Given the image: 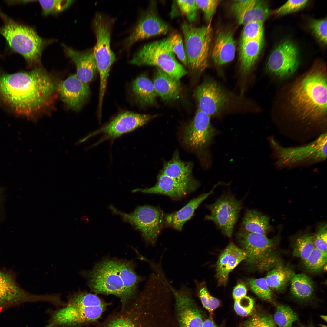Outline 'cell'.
Wrapping results in <instances>:
<instances>
[{
	"label": "cell",
	"mask_w": 327,
	"mask_h": 327,
	"mask_svg": "<svg viewBox=\"0 0 327 327\" xmlns=\"http://www.w3.org/2000/svg\"><path fill=\"white\" fill-rule=\"evenodd\" d=\"M46 300L45 295L33 294L22 288L12 273L0 270V312L24 303Z\"/></svg>",
	"instance_id": "5bb4252c"
},
{
	"label": "cell",
	"mask_w": 327,
	"mask_h": 327,
	"mask_svg": "<svg viewBox=\"0 0 327 327\" xmlns=\"http://www.w3.org/2000/svg\"><path fill=\"white\" fill-rule=\"evenodd\" d=\"M327 132L319 135L314 140L305 145L284 147L273 136L268 138L275 166L278 168H292L310 166L326 160Z\"/></svg>",
	"instance_id": "277c9868"
},
{
	"label": "cell",
	"mask_w": 327,
	"mask_h": 327,
	"mask_svg": "<svg viewBox=\"0 0 327 327\" xmlns=\"http://www.w3.org/2000/svg\"><path fill=\"white\" fill-rule=\"evenodd\" d=\"M168 38V45L170 50L176 55L185 66H187V59L181 35L176 33L169 36Z\"/></svg>",
	"instance_id": "7bdbcfd3"
},
{
	"label": "cell",
	"mask_w": 327,
	"mask_h": 327,
	"mask_svg": "<svg viewBox=\"0 0 327 327\" xmlns=\"http://www.w3.org/2000/svg\"><path fill=\"white\" fill-rule=\"evenodd\" d=\"M3 17L5 22L0 28V33L11 48L29 62L38 61L45 45L44 41L32 28Z\"/></svg>",
	"instance_id": "9c48e42d"
},
{
	"label": "cell",
	"mask_w": 327,
	"mask_h": 327,
	"mask_svg": "<svg viewBox=\"0 0 327 327\" xmlns=\"http://www.w3.org/2000/svg\"><path fill=\"white\" fill-rule=\"evenodd\" d=\"M150 296L141 291L104 320L86 327H153Z\"/></svg>",
	"instance_id": "5b68a950"
},
{
	"label": "cell",
	"mask_w": 327,
	"mask_h": 327,
	"mask_svg": "<svg viewBox=\"0 0 327 327\" xmlns=\"http://www.w3.org/2000/svg\"><path fill=\"white\" fill-rule=\"evenodd\" d=\"M327 230L326 224L322 226L316 234L313 236L315 248L327 253Z\"/></svg>",
	"instance_id": "f907efd6"
},
{
	"label": "cell",
	"mask_w": 327,
	"mask_h": 327,
	"mask_svg": "<svg viewBox=\"0 0 327 327\" xmlns=\"http://www.w3.org/2000/svg\"><path fill=\"white\" fill-rule=\"evenodd\" d=\"M199 182L194 179L185 181L178 180L160 172L157 181L154 186L148 188H137L133 193L164 194L172 198H178L195 190L199 186Z\"/></svg>",
	"instance_id": "7402d4cb"
},
{
	"label": "cell",
	"mask_w": 327,
	"mask_h": 327,
	"mask_svg": "<svg viewBox=\"0 0 327 327\" xmlns=\"http://www.w3.org/2000/svg\"><path fill=\"white\" fill-rule=\"evenodd\" d=\"M219 185H215L209 192L202 194L190 200L179 210L167 214L164 216V223L174 229L181 231L185 223L193 216L199 205L213 193V190Z\"/></svg>",
	"instance_id": "d4e9b609"
},
{
	"label": "cell",
	"mask_w": 327,
	"mask_h": 327,
	"mask_svg": "<svg viewBox=\"0 0 327 327\" xmlns=\"http://www.w3.org/2000/svg\"><path fill=\"white\" fill-rule=\"evenodd\" d=\"M93 26L97 38L94 49V56L100 77L99 101L102 102L105 93L111 65L116 60L110 45L111 21L100 13L96 15Z\"/></svg>",
	"instance_id": "30bf717a"
},
{
	"label": "cell",
	"mask_w": 327,
	"mask_h": 327,
	"mask_svg": "<svg viewBox=\"0 0 327 327\" xmlns=\"http://www.w3.org/2000/svg\"><path fill=\"white\" fill-rule=\"evenodd\" d=\"M117 265L127 296L130 301L137 295L138 285L143 278L136 274L131 262L118 260Z\"/></svg>",
	"instance_id": "4dcf8cb0"
},
{
	"label": "cell",
	"mask_w": 327,
	"mask_h": 327,
	"mask_svg": "<svg viewBox=\"0 0 327 327\" xmlns=\"http://www.w3.org/2000/svg\"><path fill=\"white\" fill-rule=\"evenodd\" d=\"M110 208L113 213L119 215L123 220L140 231L147 244H155L164 223L165 216L159 209L145 205L137 207L132 213L128 214L112 205Z\"/></svg>",
	"instance_id": "7c38bea8"
},
{
	"label": "cell",
	"mask_w": 327,
	"mask_h": 327,
	"mask_svg": "<svg viewBox=\"0 0 327 327\" xmlns=\"http://www.w3.org/2000/svg\"><path fill=\"white\" fill-rule=\"evenodd\" d=\"M295 274L281 262L270 269L265 278L272 291L279 292L285 289Z\"/></svg>",
	"instance_id": "1f68e13d"
},
{
	"label": "cell",
	"mask_w": 327,
	"mask_h": 327,
	"mask_svg": "<svg viewBox=\"0 0 327 327\" xmlns=\"http://www.w3.org/2000/svg\"><path fill=\"white\" fill-rule=\"evenodd\" d=\"M203 327H219L214 323L211 316L203 321Z\"/></svg>",
	"instance_id": "db71d44e"
},
{
	"label": "cell",
	"mask_w": 327,
	"mask_h": 327,
	"mask_svg": "<svg viewBox=\"0 0 327 327\" xmlns=\"http://www.w3.org/2000/svg\"><path fill=\"white\" fill-rule=\"evenodd\" d=\"M270 13L268 5L263 1L252 0L250 5L236 16L241 25L253 21L263 22Z\"/></svg>",
	"instance_id": "d6a6232c"
},
{
	"label": "cell",
	"mask_w": 327,
	"mask_h": 327,
	"mask_svg": "<svg viewBox=\"0 0 327 327\" xmlns=\"http://www.w3.org/2000/svg\"><path fill=\"white\" fill-rule=\"evenodd\" d=\"M240 42L263 39V22L253 21L244 25Z\"/></svg>",
	"instance_id": "60d3db41"
},
{
	"label": "cell",
	"mask_w": 327,
	"mask_h": 327,
	"mask_svg": "<svg viewBox=\"0 0 327 327\" xmlns=\"http://www.w3.org/2000/svg\"><path fill=\"white\" fill-rule=\"evenodd\" d=\"M308 1L288 0L279 8L270 12L272 14L281 15L294 12L304 7Z\"/></svg>",
	"instance_id": "bcb514c9"
},
{
	"label": "cell",
	"mask_w": 327,
	"mask_h": 327,
	"mask_svg": "<svg viewBox=\"0 0 327 327\" xmlns=\"http://www.w3.org/2000/svg\"><path fill=\"white\" fill-rule=\"evenodd\" d=\"M170 287L180 327H203L202 316L193 297L191 289L185 285L178 289L171 285Z\"/></svg>",
	"instance_id": "e0dca14e"
},
{
	"label": "cell",
	"mask_w": 327,
	"mask_h": 327,
	"mask_svg": "<svg viewBox=\"0 0 327 327\" xmlns=\"http://www.w3.org/2000/svg\"><path fill=\"white\" fill-rule=\"evenodd\" d=\"M117 260L101 261L88 272L87 277L88 285L95 294L114 295L119 298L121 305H124L129 300L120 275Z\"/></svg>",
	"instance_id": "8fae6325"
},
{
	"label": "cell",
	"mask_w": 327,
	"mask_h": 327,
	"mask_svg": "<svg viewBox=\"0 0 327 327\" xmlns=\"http://www.w3.org/2000/svg\"><path fill=\"white\" fill-rule=\"evenodd\" d=\"M109 303L96 294L79 291L69 296L65 305L54 311L44 327H85L99 320Z\"/></svg>",
	"instance_id": "3957f363"
},
{
	"label": "cell",
	"mask_w": 327,
	"mask_h": 327,
	"mask_svg": "<svg viewBox=\"0 0 327 327\" xmlns=\"http://www.w3.org/2000/svg\"><path fill=\"white\" fill-rule=\"evenodd\" d=\"M247 292L246 288L242 283H238L234 289L233 296L234 300H237L246 296Z\"/></svg>",
	"instance_id": "f5cc1de1"
},
{
	"label": "cell",
	"mask_w": 327,
	"mask_h": 327,
	"mask_svg": "<svg viewBox=\"0 0 327 327\" xmlns=\"http://www.w3.org/2000/svg\"><path fill=\"white\" fill-rule=\"evenodd\" d=\"M299 327H311V326H306L302 325V326H299Z\"/></svg>",
	"instance_id": "6f0895ef"
},
{
	"label": "cell",
	"mask_w": 327,
	"mask_h": 327,
	"mask_svg": "<svg viewBox=\"0 0 327 327\" xmlns=\"http://www.w3.org/2000/svg\"><path fill=\"white\" fill-rule=\"evenodd\" d=\"M235 51V42L232 34L230 32L222 31L216 39L212 51V58L216 64L222 65L234 59Z\"/></svg>",
	"instance_id": "484cf974"
},
{
	"label": "cell",
	"mask_w": 327,
	"mask_h": 327,
	"mask_svg": "<svg viewBox=\"0 0 327 327\" xmlns=\"http://www.w3.org/2000/svg\"><path fill=\"white\" fill-rule=\"evenodd\" d=\"M207 207L210 214L205 219L213 221L223 234L231 237L242 208L241 202L233 195L226 194Z\"/></svg>",
	"instance_id": "4fadbf2b"
},
{
	"label": "cell",
	"mask_w": 327,
	"mask_h": 327,
	"mask_svg": "<svg viewBox=\"0 0 327 327\" xmlns=\"http://www.w3.org/2000/svg\"><path fill=\"white\" fill-rule=\"evenodd\" d=\"M44 15L60 12L68 8L73 1L69 0H39Z\"/></svg>",
	"instance_id": "ee69618b"
},
{
	"label": "cell",
	"mask_w": 327,
	"mask_h": 327,
	"mask_svg": "<svg viewBox=\"0 0 327 327\" xmlns=\"http://www.w3.org/2000/svg\"><path fill=\"white\" fill-rule=\"evenodd\" d=\"M198 8L203 12L206 20L210 21L214 14L219 1L216 0H195Z\"/></svg>",
	"instance_id": "681fc988"
},
{
	"label": "cell",
	"mask_w": 327,
	"mask_h": 327,
	"mask_svg": "<svg viewBox=\"0 0 327 327\" xmlns=\"http://www.w3.org/2000/svg\"><path fill=\"white\" fill-rule=\"evenodd\" d=\"M234 308L236 312L242 316H246L252 312L254 302L251 298L245 296L234 300Z\"/></svg>",
	"instance_id": "f6af8a7d"
},
{
	"label": "cell",
	"mask_w": 327,
	"mask_h": 327,
	"mask_svg": "<svg viewBox=\"0 0 327 327\" xmlns=\"http://www.w3.org/2000/svg\"><path fill=\"white\" fill-rule=\"evenodd\" d=\"M3 191H2V189H1L0 187V212L1 211V210L2 209V208H1V207L3 206L2 205L3 200Z\"/></svg>",
	"instance_id": "11a10c76"
},
{
	"label": "cell",
	"mask_w": 327,
	"mask_h": 327,
	"mask_svg": "<svg viewBox=\"0 0 327 327\" xmlns=\"http://www.w3.org/2000/svg\"><path fill=\"white\" fill-rule=\"evenodd\" d=\"M327 21L326 18L314 20L311 22L310 28L317 39L324 45L327 43Z\"/></svg>",
	"instance_id": "c3c4849f"
},
{
	"label": "cell",
	"mask_w": 327,
	"mask_h": 327,
	"mask_svg": "<svg viewBox=\"0 0 327 327\" xmlns=\"http://www.w3.org/2000/svg\"><path fill=\"white\" fill-rule=\"evenodd\" d=\"M263 39L240 42L239 59L240 70L247 74L254 66L261 50Z\"/></svg>",
	"instance_id": "f546056e"
},
{
	"label": "cell",
	"mask_w": 327,
	"mask_h": 327,
	"mask_svg": "<svg viewBox=\"0 0 327 327\" xmlns=\"http://www.w3.org/2000/svg\"><path fill=\"white\" fill-rule=\"evenodd\" d=\"M252 0H236L234 1L232 6L233 12L236 16L251 3Z\"/></svg>",
	"instance_id": "816d5d0a"
},
{
	"label": "cell",
	"mask_w": 327,
	"mask_h": 327,
	"mask_svg": "<svg viewBox=\"0 0 327 327\" xmlns=\"http://www.w3.org/2000/svg\"><path fill=\"white\" fill-rule=\"evenodd\" d=\"M156 116L155 115L141 114L127 111L118 114L108 124L90 136L102 133L104 136L101 141L114 139L144 125Z\"/></svg>",
	"instance_id": "d6986e66"
},
{
	"label": "cell",
	"mask_w": 327,
	"mask_h": 327,
	"mask_svg": "<svg viewBox=\"0 0 327 327\" xmlns=\"http://www.w3.org/2000/svg\"><path fill=\"white\" fill-rule=\"evenodd\" d=\"M243 327H277L272 316L263 311L259 310L246 321Z\"/></svg>",
	"instance_id": "b9f144b4"
},
{
	"label": "cell",
	"mask_w": 327,
	"mask_h": 327,
	"mask_svg": "<svg viewBox=\"0 0 327 327\" xmlns=\"http://www.w3.org/2000/svg\"><path fill=\"white\" fill-rule=\"evenodd\" d=\"M192 170L191 163L182 161L176 151L172 159L164 163L160 172L176 180L188 181L194 180L191 176Z\"/></svg>",
	"instance_id": "f1b7e54d"
},
{
	"label": "cell",
	"mask_w": 327,
	"mask_h": 327,
	"mask_svg": "<svg viewBox=\"0 0 327 327\" xmlns=\"http://www.w3.org/2000/svg\"><path fill=\"white\" fill-rule=\"evenodd\" d=\"M155 5L152 2L141 14L125 41L126 48H129L137 41L165 35L169 31V25L159 17Z\"/></svg>",
	"instance_id": "2e32d148"
},
{
	"label": "cell",
	"mask_w": 327,
	"mask_h": 327,
	"mask_svg": "<svg viewBox=\"0 0 327 327\" xmlns=\"http://www.w3.org/2000/svg\"><path fill=\"white\" fill-rule=\"evenodd\" d=\"M131 89L135 101L140 105H151L156 102L157 94L153 82L145 75L135 78L132 83Z\"/></svg>",
	"instance_id": "83f0119b"
},
{
	"label": "cell",
	"mask_w": 327,
	"mask_h": 327,
	"mask_svg": "<svg viewBox=\"0 0 327 327\" xmlns=\"http://www.w3.org/2000/svg\"><path fill=\"white\" fill-rule=\"evenodd\" d=\"M153 83L157 94L164 100L178 98L181 90L180 83L159 68H157Z\"/></svg>",
	"instance_id": "4316f807"
},
{
	"label": "cell",
	"mask_w": 327,
	"mask_h": 327,
	"mask_svg": "<svg viewBox=\"0 0 327 327\" xmlns=\"http://www.w3.org/2000/svg\"><path fill=\"white\" fill-rule=\"evenodd\" d=\"M215 134L210 116L197 109L193 119L185 128L183 141L190 147L201 150L211 143Z\"/></svg>",
	"instance_id": "ac0fdd59"
},
{
	"label": "cell",
	"mask_w": 327,
	"mask_h": 327,
	"mask_svg": "<svg viewBox=\"0 0 327 327\" xmlns=\"http://www.w3.org/2000/svg\"><path fill=\"white\" fill-rule=\"evenodd\" d=\"M236 237L246 253L247 263L259 270H270L281 262L276 239L243 230L237 233Z\"/></svg>",
	"instance_id": "8992f818"
},
{
	"label": "cell",
	"mask_w": 327,
	"mask_h": 327,
	"mask_svg": "<svg viewBox=\"0 0 327 327\" xmlns=\"http://www.w3.org/2000/svg\"><path fill=\"white\" fill-rule=\"evenodd\" d=\"M290 283V291L295 298L306 300L312 296L314 290V284L309 276L304 274H295Z\"/></svg>",
	"instance_id": "e575fe53"
},
{
	"label": "cell",
	"mask_w": 327,
	"mask_h": 327,
	"mask_svg": "<svg viewBox=\"0 0 327 327\" xmlns=\"http://www.w3.org/2000/svg\"><path fill=\"white\" fill-rule=\"evenodd\" d=\"M198 109L210 116L216 114L225 106L228 98L215 82L208 81L198 86L194 92Z\"/></svg>",
	"instance_id": "ffe728a7"
},
{
	"label": "cell",
	"mask_w": 327,
	"mask_h": 327,
	"mask_svg": "<svg viewBox=\"0 0 327 327\" xmlns=\"http://www.w3.org/2000/svg\"><path fill=\"white\" fill-rule=\"evenodd\" d=\"M326 75L325 64L317 63L290 89L292 110L297 120L309 127L322 125L324 127L326 124Z\"/></svg>",
	"instance_id": "7a4b0ae2"
},
{
	"label": "cell",
	"mask_w": 327,
	"mask_h": 327,
	"mask_svg": "<svg viewBox=\"0 0 327 327\" xmlns=\"http://www.w3.org/2000/svg\"><path fill=\"white\" fill-rule=\"evenodd\" d=\"M64 46L68 56L76 65L77 77L83 82L88 84L93 79L97 70L93 53L89 52H81Z\"/></svg>",
	"instance_id": "cb8c5ba5"
},
{
	"label": "cell",
	"mask_w": 327,
	"mask_h": 327,
	"mask_svg": "<svg viewBox=\"0 0 327 327\" xmlns=\"http://www.w3.org/2000/svg\"><path fill=\"white\" fill-rule=\"evenodd\" d=\"M299 61L297 46L291 41L285 40L277 45L270 54L267 62L266 69L279 78H285L295 71Z\"/></svg>",
	"instance_id": "9a60e30c"
},
{
	"label": "cell",
	"mask_w": 327,
	"mask_h": 327,
	"mask_svg": "<svg viewBox=\"0 0 327 327\" xmlns=\"http://www.w3.org/2000/svg\"><path fill=\"white\" fill-rule=\"evenodd\" d=\"M55 83L42 68L0 73V101L15 113L32 117L45 111L57 97Z\"/></svg>",
	"instance_id": "6da1fadb"
},
{
	"label": "cell",
	"mask_w": 327,
	"mask_h": 327,
	"mask_svg": "<svg viewBox=\"0 0 327 327\" xmlns=\"http://www.w3.org/2000/svg\"><path fill=\"white\" fill-rule=\"evenodd\" d=\"M129 62L138 66H157L179 80L187 73L170 49L168 37L145 45L134 55Z\"/></svg>",
	"instance_id": "52a82bcc"
},
{
	"label": "cell",
	"mask_w": 327,
	"mask_h": 327,
	"mask_svg": "<svg viewBox=\"0 0 327 327\" xmlns=\"http://www.w3.org/2000/svg\"><path fill=\"white\" fill-rule=\"evenodd\" d=\"M248 282L253 292L261 299L272 302L273 295L265 278L250 279Z\"/></svg>",
	"instance_id": "ab89813d"
},
{
	"label": "cell",
	"mask_w": 327,
	"mask_h": 327,
	"mask_svg": "<svg viewBox=\"0 0 327 327\" xmlns=\"http://www.w3.org/2000/svg\"><path fill=\"white\" fill-rule=\"evenodd\" d=\"M57 92L69 108L75 111L81 109L88 98L90 90L88 84L80 80L76 74L56 84Z\"/></svg>",
	"instance_id": "44dd1931"
},
{
	"label": "cell",
	"mask_w": 327,
	"mask_h": 327,
	"mask_svg": "<svg viewBox=\"0 0 327 327\" xmlns=\"http://www.w3.org/2000/svg\"><path fill=\"white\" fill-rule=\"evenodd\" d=\"M321 317L322 318V319L325 320V321H326L327 317L326 316L322 315L321 316Z\"/></svg>",
	"instance_id": "9f6ffc18"
},
{
	"label": "cell",
	"mask_w": 327,
	"mask_h": 327,
	"mask_svg": "<svg viewBox=\"0 0 327 327\" xmlns=\"http://www.w3.org/2000/svg\"><path fill=\"white\" fill-rule=\"evenodd\" d=\"M181 28L184 38L187 66L193 72H202L208 65L212 35L210 24L196 27L184 22Z\"/></svg>",
	"instance_id": "ba28073f"
},
{
	"label": "cell",
	"mask_w": 327,
	"mask_h": 327,
	"mask_svg": "<svg viewBox=\"0 0 327 327\" xmlns=\"http://www.w3.org/2000/svg\"><path fill=\"white\" fill-rule=\"evenodd\" d=\"M177 5L182 13L190 22L196 19L198 8L195 0H177Z\"/></svg>",
	"instance_id": "7dc6e473"
},
{
	"label": "cell",
	"mask_w": 327,
	"mask_h": 327,
	"mask_svg": "<svg viewBox=\"0 0 327 327\" xmlns=\"http://www.w3.org/2000/svg\"><path fill=\"white\" fill-rule=\"evenodd\" d=\"M327 258L326 252L315 248L309 257L303 261L304 266L310 272H319L326 265Z\"/></svg>",
	"instance_id": "74e56055"
},
{
	"label": "cell",
	"mask_w": 327,
	"mask_h": 327,
	"mask_svg": "<svg viewBox=\"0 0 327 327\" xmlns=\"http://www.w3.org/2000/svg\"><path fill=\"white\" fill-rule=\"evenodd\" d=\"M315 248L313 236L305 235L296 241L293 246V255L294 256L299 258L303 261L309 257Z\"/></svg>",
	"instance_id": "8d00e7d4"
},
{
	"label": "cell",
	"mask_w": 327,
	"mask_h": 327,
	"mask_svg": "<svg viewBox=\"0 0 327 327\" xmlns=\"http://www.w3.org/2000/svg\"><path fill=\"white\" fill-rule=\"evenodd\" d=\"M244 231L265 235L269 228V218L255 210H247L242 223Z\"/></svg>",
	"instance_id": "836d02e7"
},
{
	"label": "cell",
	"mask_w": 327,
	"mask_h": 327,
	"mask_svg": "<svg viewBox=\"0 0 327 327\" xmlns=\"http://www.w3.org/2000/svg\"><path fill=\"white\" fill-rule=\"evenodd\" d=\"M273 318L278 327H292L298 319L297 314L291 308L282 304L276 306Z\"/></svg>",
	"instance_id": "d590c367"
},
{
	"label": "cell",
	"mask_w": 327,
	"mask_h": 327,
	"mask_svg": "<svg viewBox=\"0 0 327 327\" xmlns=\"http://www.w3.org/2000/svg\"><path fill=\"white\" fill-rule=\"evenodd\" d=\"M194 282L197 293L203 307L211 314H212L214 310L219 306V301L210 294L204 283H200L197 281Z\"/></svg>",
	"instance_id": "f35d334b"
},
{
	"label": "cell",
	"mask_w": 327,
	"mask_h": 327,
	"mask_svg": "<svg viewBox=\"0 0 327 327\" xmlns=\"http://www.w3.org/2000/svg\"><path fill=\"white\" fill-rule=\"evenodd\" d=\"M246 254L243 249L231 242L220 255L216 264V277L219 286H225L229 273L240 262L246 260Z\"/></svg>",
	"instance_id": "603a6c76"
}]
</instances>
